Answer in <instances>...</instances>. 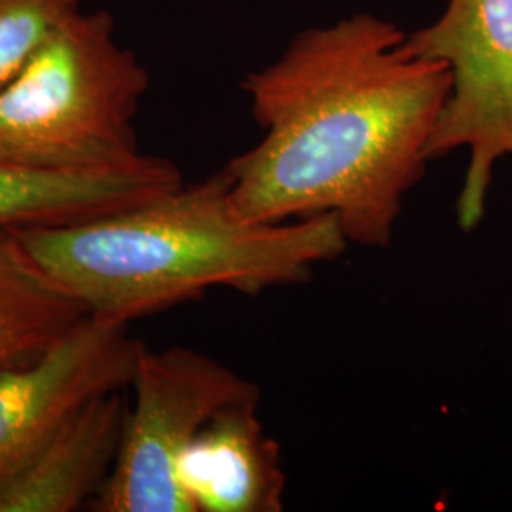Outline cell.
Here are the masks:
<instances>
[{
  "mask_svg": "<svg viewBox=\"0 0 512 512\" xmlns=\"http://www.w3.org/2000/svg\"><path fill=\"white\" fill-rule=\"evenodd\" d=\"M260 403L222 408L184 450L177 475L194 512H279L281 450L258 418Z\"/></svg>",
  "mask_w": 512,
  "mask_h": 512,
  "instance_id": "obj_7",
  "label": "cell"
},
{
  "mask_svg": "<svg viewBox=\"0 0 512 512\" xmlns=\"http://www.w3.org/2000/svg\"><path fill=\"white\" fill-rule=\"evenodd\" d=\"M404 40L395 23L357 14L302 31L247 74L264 137L226 165L239 217L332 215L349 245H391L452 86L444 61L412 54Z\"/></svg>",
  "mask_w": 512,
  "mask_h": 512,
  "instance_id": "obj_1",
  "label": "cell"
},
{
  "mask_svg": "<svg viewBox=\"0 0 512 512\" xmlns=\"http://www.w3.org/2000/svg\"><path fill=\"white\" fill-rule=\"evenodd\" d=\"M88 315L29 251L18 228L0 226V374L37 361Z\"/></svg>",
  "mask_w": 512,
  "mask_h": 512,
  "instance_id": "obj_10",
  "label": "cell"
},
{
  "mask_svg": "<svg viewBox=\"0 0 512 512\" xmlns=\"http://www.w3.org/2000/svg\"><path fill=\"white\" fill-rule=\"evenodd\" d=\"M120 454L95 512H194L179 482L184 450L226 406L260 403V387L196 349L143 344Z\"/></svg>",
  "mask_w": 512,
  "mask_h": 512,
  "instance_id": "obj_4",
  "label": "cell"
},
{
  "mask_svg": "<svg viewBox=\"0 0 512 512\" xmlns=\"http://www.w3.org/2000/svg\"><path fill=\"white\" fill-rule=\"evenodd\" d=\"M184 184L171 160L141 162L90 175L35 173L0 164V226L31 228L93 219L154 200Z\"/></svg>",
  "mask_w": 512,
  "mask_h": 512,
  "instance_id": "obj_9",
  "label": "cell"
},
{
  "mask_svg": "<svg viewBox=\"0 0 512 512\" xmlns=\"http://www.w3.org/2000/svg\"><path fill=\"white\" fill-rule=\"evenodd\" d=\"M148 88L109 10L74 14L0 88V164L90 175L141 162L135 120Z\"/></svg>",
  "mask_w": 512,
  "mask_h": 512,
  "instance_id": "obj_3",
  "label": "cell"
},
{
  "mask_svg": "<svg viewBox=\"0 0 512 512\" xmlns=\"http://www.w3.org/2000/svg\"><path fill=\"white\" fill-rule=\"evenodd\" d=\"M226 165L200 183L133 207L19 236L92 317L135 319L202 298L247 296L308 281L317 264L349 247L332 215L249 222L234 209Z\"/></svg>",
  "mask_w": 512,
  "mask_h": 512,
  "instance_id": "obj_2",
  "label": "cell"
},
{
  "mask_svg": "<svg viewBox=\"0 0 512 512\" xmlns=\"http://www.w3.org/2000/svg\"><path fill=\"white\" fill-rule=\"evenodd\" d=\"M404 44L450 69L452 86L427 158L469 152L456 217L463 232H473L486 213L495 164L512 160V0H448L439 18Z\"/></svg>",
  "mask_w": 512,
  "mask_h": 512,
  "instance_id": "obj_5",
  "label": "cell"
},
{
  "mask_svg": "<svg viewBox=\"0 0 512 512\" xmlns=\"http://www.w3.org/2000/svg\"><path fill=\"white\" fill-rule=\"evenodd\" d=\"M141 340L88 315L37 361L0 374V492L97 395L128 389Z\"/></svg>",
  "mask_w": 512,
  "mask_h": 512,
  "instance_id": "obj_6",
  "label": "cell"
},
{
  "mask_svg": "<svg viewBox=\"0 0 512 512\" xmlns=\"http://www.w3.org/2000/svg\"><path fill=\"white\" fill-rule=\"evenodd\" d=\"M86 0H0V88Z\"/></svg>",
  "mask_w": 512,
  "mask_h": 512,
  "instance_id": "obj_11",
  "label": "cell"
},
{
  "mask_svg": "<svg viewBox=\"0 0 512 512\" xmlns=\"http://www.w3.org/2000/svg\"><path fill=\"white\" fill-rule=\"evenodd\" d=\"M126 389L97 395L0 492V512H74L105 488L128 421Z\"/></svg>",
  "mask_w": 512,
  "mask_h": 512,
  "instance_id": "obj_8",
  "label": "cell"
}]
</instances>
